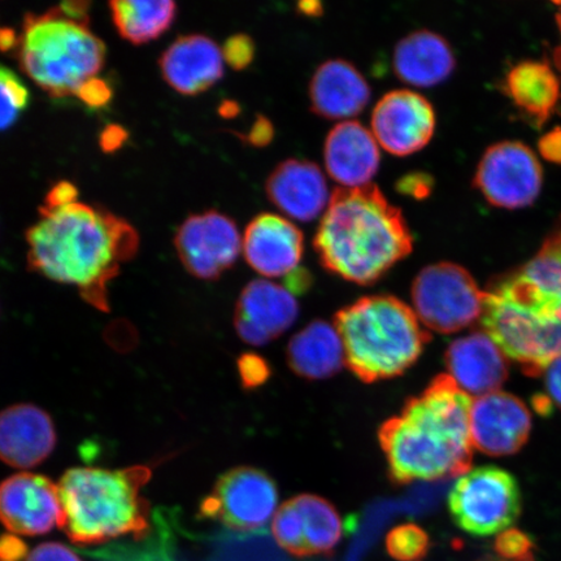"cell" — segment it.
I'll list each match as a JSON object with an SVG mask.
<instances>
[{"label":"cell","mask_w":561,"mask_h":561,"mask_svg":"<svg viewBox=\"0 0 561 561\" xmlns=\"http://www.w3.org/2000/svg\"><path fill=\"white\" fill-rule=\"evenodd\" d=\"M27 230V263L56 283L72 285L101 311H110L108 285L138 250L128 222L103 208L72 202L45 206Z\"/></svg>","instance_id":"obj_1"},{"label":"cell","mask_w":561,"mask_h":561,"mask_svg":"<svg viewBox=\"0 0 561 561\" xmlns=\"http://www.w3.org/2000/svg\"><path fill=\"white\" fill-rule=\"evenodd\" d=\"M471 409V397L450 375L410 398L378 431L390 479L405 485L466 474L473 456Z\"/></svg>","instance_id":"obj_2"},{"label":"cell","mask_w":561,"mask_h":561,"mask_svg":"<svg viewBox=\"0 0 561 561\" xmlns=\"http://www.w3.org/2000/svg\"><path fill=\"white\" fill-rule=\"evenodd\" d=\"M313 244L328 272L371 285L411 254L413 237L402 210L369 184L335 188Z\"/></svg>","instance_id":"obj_3"},{"label":"cell","mask_w":561,"mask_h":561,"mask_svg":"<svg viewBox=\"0 0 561 561\" xmlns=\"http://www.w3.org/2000/svg\"><path fill=\"white\" fill-rule=\"evenodd\" d=\"M151 476L146 466L117 471L69 469L59 483L60 529L75 543L85 546L146 536L150 528V504L142 489Z\"/></svg>","instance_id":"obj_4"},{"label":"cell","mask_w":561,"mask_h":561,"mask_svg":"<svg viewBox=\"0 0 561 561\" xmlns=\"http://www.w3.org/2000/svg\"><path fill=\"white\" fill-rule=\"evenodd\" d=\"M88 5L68 2L25 18L20 67L54 98L81 96L104 67L105 46L90 31Z\"/></svg>","instance_id":"obj_5"},{"label":"cell","mask_w":561,"mask_h":561,"mask_svg":"<svg viewBox=\"0 0 561 561\" xmlns=\"http://www.w3.org/2000/svg\"><path fill=\"white\" fill-rule=\"evenodd\" d=\"M334 321L347 367L367 383L403 375L431 341L415 312L392 296L360 298L336 312Z\"/></svg>","instance_id":"obj_6"},{"label":"cell","mask_w":561,"mask_h":561,"mask_svg":"<svg viewBox=\"0 0 561 561\" xmlns=\"http://www.w3.org/2000/svg\"><path fill=\"white\" fill-rule=\"evenodd\" d=\"M483 328L503 354L526 375H543L561 355V321L545 318L494 290L485 291Z\"/></svg>","instance_id":"obj_7"},{"label":"cell","mask_w":561,"mask_h":561,"mask_svg":"<svg viewBox=\"0 0 561 561\" xmlns=\"http://www.w3.org/2000/svg\"><path fill=\"white\" fill-rule=\"evenodd\" d=\"M448 510L455 524L468 535H501L520 516V488L504 469L476 468L456 481L448 496Z\"/></svg>","instance_id":"obj_8"},{"label":"cell","mask_w":561,"mask_h":561,"mask_svg":"<svg viewBox=\"0 0 561 561\" xmlns=\"http://www.w3.org/2000/svg\"><path fill=\"white\" fill-rule=\"evenodd\" d=\"M411 294L420 320L434 332H460L481 320L485 291L458 264L425 266L413 280Z\"/></svg>","instance_id":"obj_9"},{"label":"cell","mask_w":561,"mask_h":561,"mask_svg":"<svg viewBox=\"0 0 561 561\" xmlns=\"http://www.w3.org/2000/svg\"><path fill=\"white\" fill-rule=\"evenodd\" d=\"M276 482L262 469L238 467L219 477L202 501L201 516L240 533H262L276 515Z\"/></svg>","instance_id":"obj_10"},{"label":"cell","mask_w":561,"mask_h":561,"mask_svg":"<svg viewBox=\"0 0 561 561\" xmlns=\"http://www.w3.org/2000/svg\"><path fill=\"white\" fill-rule=\"evenodd\" d=\"M474 186L490 205L507 209L530 206L542 187V168L520 142H501L483 153Z\"/></svg>","instance_id":"obj_11"},{"label":"cell","mask_w":561,"mask_h":561,"mask_svg":"<svg viewBox=\"0 0 561 561\" xmlns=\"http://www.w3.org/2000/svg\"><path fill=\"white\" fill-rule=\"evenodd\" d=\"M174 244L186 271L205 280L220 278L237 262L242 249L236 222L214 209L187 217Z\"/></svg>","instance_id":"obj_12"},{"label":"cell","mask_w":561,"mask_h":561,"mask_svg":"<svg viewBox=\"0 0 561 561\" xmlns=\"http://www.w3.org/2000/svg\"><path fill=\"white\" fill-rule=\"evenodd\" d=\"M370 125L377 142L386 151L409 157L431 142L436 130V112L416 91L398 89L377 102Z\"/></svg>","instance_id":"obj_13"},{"label":"cell","mask_w":561,"mask_h":561,"mask_svg":"<svg viewBox=\"0 0 561 561\" xmlns=\"http://www.w3.org/2000/svg\"><path fill=\"white\" fill-rule=\"evenodd\" d=\"M59 486L48 477L18 473L0 483V524L19 536H44L61 524Z\"/></svg>","instance_id":"obj_14"},{"label":"cell","mask_w":561,"mask_h":561,"mask_svg":"<svg viewBox=\"0 0 561 561\" xmlns=\"http://www.w3.org/2000/svg\"><path fill=\"white\" fill-rule=\"evenodd\" d=\"M531 431V416L520 399L507 392H491L472 402V445L490 456L520 451Z\"/></svg>","instance_id":"obj_15"},{"label":"cell","mask_w":561,"mask_h":561,"mask_svg":"<svg viewBox=\"0 0 561 561\" xmlns=\"http://www.w3.org/2000/svg\"><path fill=\"white\" fill-rule=\"evenodd\" d=\"M298 313L297 300L286 287L255 279L244 287L238 299L234 325L245 343L264 346L285 333Z\"/></svg>","instance_id":"obj_16"},{"label":"cell","mask_w":561,"mask_h":561,"mask_svg":"<svg viewBox=\"0 0 561 561\" xmlns=\"http://www.w3.org/2000/svg\"><path fill=\"white\" fill-rule=\"evenodd\" d=\"M245 262L266 277L289 276L298 270L305 236L297 226L275 214L257 215L244 230Z\"/></svg>","instance_id":"obj_17"},{"label":"cell","mask_w":561,"mask_h":561,"mask_svg":"<svg viewBox=\"0 0 561 561\" xmlns=\"http://www.w3.org/2000/svg\"><path fill=\"white\" fill-rule=\"evenodd\" d=\"M58 442L54 421L34 404L0 412V460L13 468H34L53 454Z\"/></svg>","instance_id":"obj_18"},{"label":"cell","mask_w":561,"mask_h":561,"mask_svg":"<svg viewBox=\"0 0 561 561\" xmlns=\"http://www.w3.org/2000/svg\"><path fill=\"white\" fill-rule=\"evenodd\" d=\"M265 192L273 206L299 221L314 220L331 199L324 173L305 159L279 163L266 180Z\"/></svg>","instance_id":"obj_19"},{"label":"cell","mask_w":561,"mask_h":561,"mask_svg":"<svg viewBox=\"0 0 561 561\" xmlns=\"http://www.w3.org/2000/svg\"><path fill=\"white\" fill-rule=\"evenodd\" d=\"M445 360L448 375L468 396L480 398L496 392L508 377L506 355L483 332L455 340Z\"/></svg>","instance_id":"obj_20"},{"label":"cell","mask_w":561,"mask_h":561,"mask_svg":"<svg viewBox=\"0 0 561 561\" xmlns=\"http://www.w3.org/2000/svg\"><path fill=\"white\" fill-rule=\"evenodd\" d=\"M224 54L206 35H185L160 58L161 75L182 95H196L213 88L224 76Z\"/></svg>","instance_id":"obj_21"},{"label":"cell","mask_w":561,"mask_h":561,"mask_svg":"<svg viewBox=\"0 0 561 561\" xmlns=\"http://www.w3.org/2000/svg\"><path fill=\"white\" fill-rule=\"evenodd\" d=\"M378 142L366 126L347 121L328 133L324 161L329 175L345 187L369 185L380 168Z\"/></svg>","instance_id":"obj_22"},{"label":"cell","mask_w":561,"mask_h":561,"mask_svg":"<svg viewBox=\"0 0 561 561\" xmlns=\"http://www.w3.org/2000/svg\"><path fill=\"white\" fill-rule=\"evenodd\" d=\"M311 110L329 121L359 115L370 101L366 77L350 61L331 59L314 70L310 83Z\"/></svg>","instance_id":"obj_23"},{"label":"cell","mask_w":561,"mask_h":561,"mask_svg":"<svg viewBox=\"0 0 561 561\" xmlns=\"http://www.w3.org/2000/svg\"><path fill=\"white\" fill-rule=\"evenodd\" d=\"M456 66L453 48L438 33L416 31L398 42L392 67L398 79L412 87L431 88L451 76Z\"/></svg>","instance_id":"obj_24"},{"label":"cell","mask_w":561,"mask_h":561,"mask_svg":"<svg viewBox=\"0 0 561 561\" xmlns=\"http://www.w3.org/2000/svg\"><path fill=\"white\" fill-rule=\"evenodd\" d=\"M287 363L294 374L308 380H324L339 374L346 360L335 327L325 321L311 322L293 336L287 346Z\"/></svg>","instance_id":"obj_25"},{"label":"cell","mask_w":561,"mask_h":561,"mask_svg":"<svg viewBox=\"0 0 561 561\" xmlns=\"http://www.w3.org/2000/svg\"><path fill=\"white\" fill-rule=\"evenodd\" d=\"M507 89L517 107L539 124L550 117L560 98L557 76L543 62L526 61L516 66L508 73Z\"/></svg>","instance_id":"obj_26"},{"label":"cell","mask_w":561,"mask_h":561,"mask_svg":"<svg viewBox=\"0 0 561 561\" xmlns=\"http://www.w3.org/2000/svg\"><path fill=\"white\" fill-rule=\"evenodd\" d=\"M110 9L118 34L135 45L159 38L178 12L171 0H115Z\"/></svg>","instance_id":"obj_27"},{"label":"cell","mask_w":561,"mask_h":561,"mask_svg":"<svg viewBox=\"0 0 561 561\" xmlns=\"http://www.w3.org/2000/svg\"><path fill=\"white\" fill-rule=\"evenodd\" d=\"M294 501L300 512L308 557L332 553L345 530L340 512L318 495H298Z\"/></svg>","instance_id":"obj_28"},{"label":"cell","mask_w":561,"mask_h":561,"mask_svg":"<svg viewBox=\"0 0 561 561\" xmlns=\"http://www.w3.org/2000/svg\"><path fill=\"white\" fill-rule=\"evenodd\" d=\"M515 275L539 297L561 308V233L547 240Z\"/></svg>","instance_id":"obj_29"},{"label":"cell","mask_w":561,"mask_h":561,"mask_svg":"<svg viewBox=\"0 0 561 561\" xmlns=\"http://www.w3.org/2000/svg\"><path fill=\"white\" fill-rule=\"evenodd\" d=\"M272 533L280 549L294 557H308L301 516L294 497L277 510L273 517Z\"/></svg>","instance_id":"obj_30"},{"label":"cell","mask_w":561,"mask_h":561,"mask_svg":"<svg viewBox=\"0 0 561 561\" xmlns=\"http://www.w3.org/2000/svg\"><path fill=\"white\" fill-rule=\"evenodd\" d=\"M386 551L398 561H424L431 549L427 533L416 524H403L386 536Z\"/></svg>","instance_id":"obj_31"},{"label":"cell","mask_w":561,"mask_h":561,"mask_svg":"<svg viewBox=\"0 0 561 561\" xmlns=\"http://www.w3.org/2000/svg\"><path fill=\"white\" fill-rule=\"evenodd\" d=\"M31 102L30 90L11 69L0 66V131L11 128Z\"/></svg>","instance_id":"obj_32"},{"label":"cell","mask_w":561,"mask_h":561,"mask_svg":"<svg viewBox=\"0 0 561 561\" xmlns=\"http://www.w3.org/2000/svg\"><path fill=\"white\" fill-rule=\"evenodd\" d=\"M496 558L506 561H522L533 557V542L528 535L517 529L501 533L494 543Z\"/></svg>","instance_id":"obj_33"},{"label":"cell","mask_w":561,"mask_h":561,"mask_svg":"<svg viewBox=\"0 0 561 561\" xmlns=\"http://www.w3.org/2000/svg\"><path fill=\"white\" fill-rule=\"evenodd\" d=\"M238 370H240L243 388L250 390L263 385L271 376L270 364L255 354L242 355L238 360Z\"/></svg>","instance_id":"obj_34"},{"label":"cell","mask_w":561,"mask_h":561,"mask_svg":"<svg viewBox=\"0 0 561 561\" xmlns=\"http://www.w3.org/2000/svg\"><path fill=\"white\" fill-rule=\"evenodd\" d=\"M224 59L234 69H243L251 65L255 56V44L249 35L236 34L227 41L222 50Z\"/></svg>","instance_id":"obj_35"},{"label":"cell","mask_w":561,"mask_h":561,"mask_svg":"<svg viewBox=\"0 0 561 561\" xmlns=\"http://www.w3.org/2000/svg\"><path fill=\"white\" fill-rule=\"evenodd\" d=\"M396 188L399 194L409 198L423 201L432 194L434 179L425 172L407 173L397 181Z\"/></svg>","instance_id":"obj_36"},{"label":"cell","mask_w":561,"mask_h":561,"mask_svg":"<svg viewBox=\"0 0 561 561\" xmlns=\"http://www.w3.org/2000/svg\"><path fill=\"white\" fill-rule=\"evenodd\" d=\"M23 561H82L68 546L59 542L41 543L26 553Z\"/></svg>","instance_id":"obj_37"},{"label":"cell","mask_w":561,"mask_h":561,"mask_svg":"<svg viewBox=\"0 0 561 561\" xmlns=\"http://www.w3.org/2000/svg\"><path fill=\"white\" fill-rule=\"evenodd\" d=\"M273 137H275V126H273L268 117L263 115H259L250 130L241 136L245 142L255 147L268 146Z\"/></svg>","instance_id":"obj_38"},{"label":"cell","mask_w":561,"mask_h":561,"mask_svg":"<svg viewBox=\"0 0 561 561\" xmlns=\"http://www.w3.org/2000/svg\"><path fill=\"white\" fill-rule=\"evenodd\" d=\"M547 398L561 410V355L545 370Z\"/></svg>","instance_id":"obj_39"},{"label":"cell","mask_w":561,"mask_h":561,"mask_svg":"<svg viewBox=\"0 0 561 561\" xmlns=\"http://www.w3.org/2000/svg\"><path fill=\"white\" fill-rule=\"evenodd\" d=\"M27 549L16 537H0V561H20L26 557Z\"/></svg>","instance_id":"obj_40"},{"label":"cell","mask_w":561,"mask_h":561,"mask_svg":"<svg viewBox=\"0 0 561 561\" xmlns=\"http://www.w3.org/2000/svg\"><path fill=\"white\" fill-rule=\"evenodd\" d=\"M539 150L547 160L561 164V129L545 136L539 142Z\"/></svg>","instance_id":"obj_41"},{"label":"cell","mask_w":561,"mask_h":561,"mask_svg":"<svg viewBox=\"0 0 561 561\" xmlns=\"http://www.w3.org/2000/svg\"><path fill=\"white\" fill-rule=\"evenodd\" d=\"M77 191L68 182H60L47 196V206H62L76 202Z\"/></svg>","instance_id":"obj_42"},{"label":"cell","mask_w":561,"mask_h":561,"mask_svg":"<svg viewBox=\"0 0 561 561\" xmlns=\"http://www.w3.org/2000/svg\"><path fill=\"white\" fill-rule=\"evenodd\" d=\"M286 289L294 293H305L310 290L312 284V276L307 270L294 271L289 276H286Z\"/></svg>","instance_id":"obj_43"},{"label":"cell","mask_w":561,"mask_h":561,"mask_svg":"<svg viewBox=\"0 0 561 561\" xmlns=\"http://www.w3.org/2000/svg\"><path fill=\"white\" fill-rule=\"evenodd\" d=\"M298 11L307 16H319L322 13V4L314 2V0H308V2H300L298 4Z\"/></svg>","instance_id":"obj_44"},{"label":"cell","mask_w":561,"mask_h":561,"mask_svg":"<svg viewBox=\"0 0 561 561\" xmlns=\"http://www.w3.org/2000/svg\"><path fill=\"white\" fill-rule=\"evenodd\" d=\"M558 23H559L560 32H561V3H559ZM559 54L561 55V51Z\"/></svg>","instance_id":"obj_45"},{"label":"cell","mask_w":561,"mask_h":561,"mask_svg":"<svg viewBox=\"0 0 561 561\" xmlns=\"http://www.w3.org/2000/svg\"><path fill=\"white\" fill-rule=\"evenodd\" d=\"M488 561H506V560H502L500 558H496V559H490ZM522 561H535V558H531V559H528V560H522Z\"/></svg>","instance_id":"obj_46"}]
</instances>
